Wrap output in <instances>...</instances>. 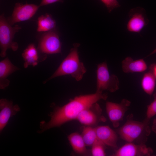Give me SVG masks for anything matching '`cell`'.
<instances>
[{"mask_svg": "<svg viewBox=\"0 0 156 156\" xmlns=\"http://www.w3.org/2000/svg\"><path fill=\"white\" fill-rule=\"evenodd\" d=\"M105 144L97 139L92 146V155L93 156H105Z\"/></svg>", "mask_w": 156, "mask_h": 156, "instance_id": "21", "label": "cell"}, {"mask_svg": "<svg viewBox=\"0 0 156 156\" xmlns=\"http://www.w3.org/2000/svg\"><path fill=\"white\" fill-rule=\"evenodd\" d=\"M129 16L127 29L129 32L140 33L148 23L145 10L143 8L138 7L131 9Z\"/></svg>", "mask_w": 156, "mask_h": 156, "instance_id": "10", "label": "cell"}, {"mask_svg": "<svg viewBox=\"0 0 156 156\" xmlns=\"http://www.w3.org/2000/svg\"><path fill=\"white\" fill-rule=\"evenodd\" d=\"M21 28L18 25L12 27L8 23L3 14L0 16V56L5 57L6 51L10 49L14 51H17L18 47L17 43L13 41L14 35Z\"/></svg>", "mask_w": 156, "mask_h": 156, "instance_id": "4", "label": "cell"}, {"mask_svg": "<svg viewBox=\"0 0 156 156\" xmlns=\"http://www.w3.org/2000/svg\"><path fill=\"white\" fill-rule=\"evenodd\" d=\"M153 149L145 144L127 142L118 149L115 156H148L153 153Z\"/></svg>", "mask_w": 156, "mask_h": 156, "instance_id": "11", "label": "cell"}, {"mask_svg": "<svg viewBox=\"0 0 156 156\" xmlns=\"http://www.w3.org/2000/svg\"><path fill=\"white\" fill-rule=\"evenodd\" d=\"M39 5L33 4H15L12 14L7 20L11 25L17 23L27 20L36 13Z\"/></svg>", "mask_w": 156, "mask_h": 156, "instance_id": "9", "label": "cell"}, {"mask_svg": "<svg viewBox=\"0 0 156 156\" xmlns=\"http://www.w3.org/2000/svg\"><path fill=\"white\" fill-rule=\"evenodd\" d=\"M20 68L12 63L8 57L0 62V88L3 89L9 85L10 81L7 78Z\"/></svg>", "mask_w": 156, "mask_h": 156, "instance_id": "14", "label": "cell"}, {"mask_svg": "<svg viewBox=\"0 0 156 156\" xmlns=\"http://www.w3.org/2000/svg\"><path fill=\"white\" fill-rule=\"evenodd\" d=\"M150 70L153 73L156 79V64H151L149 68Z\"/></svg>", "mask_w": 156, "mask_h": 156, "instance_id": "25", "label": "cell"}, {"mask_svg": "<svg viewBox=\"0 0 156 156\" xmlns=\"http://www.w3.org/2000/svg\"><path fill=\"white\" fill-rule=\"evenodd\" d=\"M81 135L86 146H92L97 139L95 128L90 126L83 127Z\"/></svg>", "mask_w": 156, "mask_h": 156, "instance_id": "20", "label": "cell"}, {"mask_svg": "<svg viewBox=\"0 0 156 156\" xmlns=\"http://www.w3.org/2000/svg\"><path fill=\"white\" fill-rule=\"evenodd\" d=\"M102 109L96 103L82 110L76 120L86 126L96 125L101 122H105V118L103 115Z\"/></svg>", "mask_w": 156, "mask_h": 156, "instance_id": "7", "label": "cell"}, {"mask_svg": "<svg viewBox=\"0 0 156 156\" xmlns=\"http://www.w3.org/2000/svg\"><path fill=\"white\" fill-rule=\"evenodd\" d=\"M38 51L33 44H29L24 50L22 56L24 61L23 65L24 68H26L30 65L34 66L40 62L41 59Z\"/></svg>", "mask_w": 156, "mask_h": 156, "instance_id": "16", "label": "cell"}, {"mask_svg": "<svg viewBox=\"0 0 156 156\" xmlns=\"http://www.w3.org/2000/svg\"><path fill=\"white\" fill-rule=\"evenodd\" d=\"M56 25V22L52 16L46 14L38 18L37 30L38 32L49 31L54 30Z\"/></svg>", "mask_w": 156, "mask_h": 156, "instance_id": "18", "label": "cell"}, {"mask_svg": "<svg viewBox=\"0 0 156 156\" xmlns=\"http://www.w3.org/2000/svg\"><path fill=\"white\" fill-rule=\"evenodd\" d=\"M105 5L109 13L114 9L120 7V5L117 0H100Z\"/></svg>", "mask_w": 156, "mask_h": 156, "instance_id": "23", "label": "cell"}, {"mask_svg": "<svg viewBox=\"0 0 156 156\" xmlns=\"http://www.w3.org/2000/svg\"><path fill=\"white\" fill-rule=\"evenodd\" d=\"M156 53V48L148 56H149Z\"/></svg>", "mask_w": 156, "mask_h": 156, "instance_id": "27", "label": "cell"}, {"mask_svg": "<svg viewBox=\"0 0 156 156\" xmlns=\"http://www.w3.org/2000/svg\"><path fill=\"white\" fill-rule=\"evenodd\" d=\"M96 85V91L107 90L113 92L119 89L118 79L115 75L110 74L105 62L97 65Z\"/></svg>", "mask_w": 156, "mask_h": 156, "instance_id": "5", "label": "cell"}, {"mask_svg": "<svg viewBox=\"0 0 156 156\" xmlns=\"http://www.w3.org/2000/svg\"><path fill=\"white\" fill-rule=\"evenodd\" d=\"M107 94L103 92L81 95L75 97L62 107L56 106L51 114V118L48 122L40 123V132L52 128L59 127L70 121L76 120L80 113L99 100H106Z\"/></svg>", "mask_w": 156, "mask_h": 156, "instance_id": "1", "label": "cell"}, {"mask_svg": "<svg viewBox=\"0 0 156 156\" xmlns=\"http://www.w3.org/2000/svg\"><path fill=\"white\" fill-rule=\"evenodd\" d=\"M80 44L76 43L73 44L67 56L49 78L45 81V83L49 81L56 77L67 75H70L77 81H80L86 72V69L83 63L79 60L78 48Z\"/></svg>", "mask_w": 156, "mask_h": 156, "instance_id": "3", "label": "cell"}, {"mask_svg": "<svg viewBox=\"0 0 156 156\" xmlns=\"http://www.w3.org/2000/svg\"><path fill=\"white\" fill-rule=\"evenodd\" d=\"M131 102L123 99L119 103L107 101L105 105L106 112L113 126L118 127L122 120L125 114L129 109Z\"/></svg>", "mask_w": 156, "mask_h": 156, "instance_id": "8", "label": "cell"}, {"mask_svg": "<svg viewBox=\"0 0 156 156\" xmlns=\"http://www.w3.org/2000/svg\"><path fill=\"white\" fill-rule=\"evenodd\" d=\"M150 120L146 118L142 121L135 120L132 114L129 115L125 124L118 129V133L127 142L145 144L151 130L149 125Z\"/></svg>", "mask_w": 156, "mask_h": 156, "instance_id": "2", "label": "cell"}, {"mask_svg": "<svg viewBox=\"0 0 156 156\" xmlns=\"http://www.w3.org/2000/svg\"><path fill=\"white\" fill-rule=\"evenodd\" d=\"M0 131L1 132L7 124L10 118L20 110L19 106L14 105L12 101L6 99L0 100Z\"/></svg>", "mask_w": 156, "mask_h": 156, "instance_id": "12", "label": "cell"}, {"mask_svg": "<svg viewBox=\"0 0 156 156\" xmlns=\"http://www.w3.org/2000/svg\"><path fill=\"white\" fill-rule=\"evenodd\" d=\"M97 139L105 145L117 147L118 138L116 133L107 126L95 127Z\"/></svg>", "mask_w": 156, "mask_h": 156, "instance_id": "13", "label": "cell"}, {"mask_svg": "<svg viewBox=\"0 0 156 156\" xmlns=\"http://www.w3.org/2000/svg\"><path fill=\"white\" fill-rule=\"evenodd\" d=\"M37 49L44 55L60 53L62 44L57 32L54 30L44 34L39 40Z\"/></svg>", "mask_w": 156, "mask_h": 156, "instance_id": "6", "label": "cell"}, {"mask_svg": "<svg viewBox=\"0 0 156 156\" xmlns=\"http://www.w3.org/2000/svg\"><path fill=\"white\" fill-rule=\"evenodd\" d=\"M156 84V79L150 70L144 74L141 80V85L146 93L151 95L155 89Z\"/></svg>", "mask_w": 156, "mask_h": 156, "instance_id": "19", "label": "cell"}, {"mask_svg": "<svg viewBox=\"0 0 156 156\" xmlns=\"http://www.w3.org/2000/svg\"><path fill=\"white\" fill-rule=\"evenodd\" d=\"M153 96V101L147 106L146 118L150 120L156 115V92Z\"/></svg>", "mask_w": 156, "mask_h": 156, "instance_id": "22", "label": "cell"}, {"mask_svg": "<svg viewBox=\"0 0 156 156\" xmlns=\"http://www.w3.org/2000/svg\"><path fill=\"white\" fill-rule=\"evenodd\" d=\"M122 67L125 73L143 72L147 68V64L143 59L133 60L130 57H127L122 61Z\"/></svg>", "mask_w": 156, "mask_h": 156, "instance_id": "15", "label": "cell"}, {"mask_svg": "<svg viewBox=\"0 0 156 156\" xmlns=\"http://www.w3.org/2000/svg\"><path fill=\"white\" fill-rule=\"evenodd\" d=\"M151 130L156 134V119L153 120Z\"/></svg>", "mask_w": 156, "mask_h": 156, "instance_id": "26", "label": "cell"}, {"mask_svg": "<svg viewBox=\"0 0 156 156\" xmlns=\"http://www.w3.org/2000/svg\"><path fill=\"white\" fill-rule=\"evenodd\" d=\"M68 139L73 150L76 153L83 155L87 153L86 146L81 135L77 133H73L68 136Z\"/></svg>", "mask_w": 156, "mask_h": 156, "instance_id": "17", "label": "cell"}, {"mask_svg": "<svg viewBox=\"0 0 156 156\" xmlns=\"http://www.w3.org/2000/svg\"><path fill=\"white\" fill-rule=\"evenodd\" d=\"M64 0H42L39 6L46 5L56 2L62 3Z\"/></svg>", "mask_w": 156, "mask_h": 156, "instance_id": "24", "label": "cell"}]
</instances>
